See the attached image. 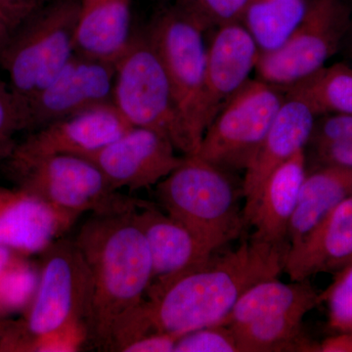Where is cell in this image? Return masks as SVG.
Here are the masks:
<instances>
[{
    "label": "cell",
    "instance_id": "23",
    "mask_svg": "<svg viewBox=\"0 0 352 352\" xmlns=\"http://www.w3.org/2000/svg\"><path fill=\"white\" fill-rule=\"evenodd\" d=\"M308 6L307 0H248L241 23L259 51L274 50L300 24Z\"/></svg>",
    "mask_w": 352,
    "mask_h": 352
},
{
    "label": "cell",
    "instance_id": "3",
    "mask_svg": "<svg viewBox=\"0 0 352 352\" xmlns=\"http://www.w3.org/2000/svg\"><path fill=\"white\" fill-rule=\"evenodd\" d=\"M6 164L17 187L45 201L71 226L85 212L124 214L151 204L113 190L99 168L85 157L12 155Z\"/></svg>",
    "mask_w": 352,
    "mask_h": 352
},
{
    "label": "cell",
    "instance_id": "12",
    "mask_svg": "<svg viewBox=\"0 0 352 352\" xmlns=\"http://www.w3.org/2000/svg\"><path fill=\"white\" fill-rule=\"evenodd\" d=\"M164 134L131 127L112 143L85 159L103 173L113 190L149 188L170 175L184 161Z\"/></svg>",
    "mask_w": 352,
    "mask_h": 352
},
{
    "label": "cell",
    "instance_id": "32",
    "mask_svg": "<svg viewBox=\"0 0 352 352\" xmlns=\"http://www.w3.org/2000/svg\"><path fill=\"white\" fill-rule=\"evenodd\" d=\"M352 140V115L349 113H327L315 122L309 142L312 144Z\"/></svg>",
    "mask_w": 352,
    "mask_h": 352
},
{
    "label": "cell",
    "instance_id": "7",
    "mask_svg": "<svg viewBox=\"0 0 352 352\" xmlns=\"http://www.w3.org/2000/svg\"><path fill=\"white\" fill-rule=\"evenodd\" d=\"M205 32L198 22L173 6L160 11L146 31L170 82L185 156L197 154L204 136L199 111L207 53Z\"/></svg>",
    "mask_w": 352,
    "mask_h": 352
},
{
    "label": "cell",
    "instance_id": "11",
    "mask_svg": "<svg viewBox=\"0 0 352 352\" xmlns=\"http://www.w3.org/2000/svg\"><path fill=\"white\" fill-rule=\"evenodd\" d=\"M116 64L75 52L43 89L21 106L23 131H36L113 102Z\"/></svg>",
    "mask_w": 352,
    "mask_h": 352
},
{
    "label": "cell",
    "instance_id": "16",
    "mask_svg": "<svg viewBox=\"0 0 352 352\" xmlns=\"http://www.w3.org/2000/svg\"><path fill=\"white\" fill-rule=\"evenodd\" d=\"M71 224L31 192L0 186V245L30 256L43 254Z\"/></svg>",
    "mask_w": 352,
    "mask_h": 352
},
{
    "label": "cell",
    "instance_id": "25",
    "mask_svg": "<svg viewBox=\"0 0 352 352\" xmlns=\"http://www.w3.org/2000/svg\"><path fill=\"white\" fill-rule=\"evenodd\" d=\"M303 315L289 314L228 326L235 336L240 352L319 351L302 332Z\"/></svg>",
    "mask_w": 352,
    "mask_h": 352
},
{
    "label": "cell",
    "instance_id": "27",
    "mask_svg": "<svg viewBox=\"0 0 352 352\" xmlns=\"http://www.w3.org/2000/svg\"><path fill=\"white\" fill-rule=\"evenodd\" d=\"M171 6L208 31L230 23L241 22L248 0H171Z\"/></svg>",
    "mask_w": 352,
    "mask_h": 352
},
{
    "label": "cell",
    "instance_id": "9",
    "mask_svg": "<svg viewBox=\"0 0 352 352\" xmlns=\"http://www.w3.org/2000/svg\"><path fill=\"white\" fill-rule=\"evenodd\" d=\"M284 99L279 87L248 80L208 126L197 156L226 171L245 170Z\"/></svg>",
    "mask_w": 352,
    "mask_h": 352
},
{
    "label": "cell",
    "instance_id": "18",
    "mask_svg": "<svg viewBox=\"0 0 352 352\" xmlns=\"http://www.w3.org/2000/svg\"><path fill=\"white\" fill-rule=\"evenodd\" d=\"M135 217L151 256L152 282L195 270L217 252L153 204L138 210Z\"/></svg>",
    "mask_w": 352,
    "mask_h": 352
},
{
    "label": "cell",
    "instance_id": "39",
    "mask_svg": "<svg viewBox=\"0 0 352 352\" xmlns=\"http://www.w3.org/2000/svg\"><path fill=\"white\" fill-rule=\"evenodd\" d=\"M10 322L11 319H0V346H1L2 340L8 330Z\"/></svg>",
    "mask_w": 352,
    "mask_h": 352
},
{
    "label": "cell",
    "instance_id": "26",
    "mask_svg": "<svg viewBox=\"0 0 352 352\" xmlns=\"http://www.w3.org/2000/svg\"><path fill=\"white\" fill-rule=\"evenodd\" d=\"M41 274L28 256L16 254L0 273V319L24 314L36 295Z\"/></svg>",
    "mask_w": 352,
    "mask_h": 352
},
{
    "label": "cell",
    "instance_id": "1",
    "mask_svg": "<svg viewBox=\"0 0 352 352\" xmlns=\"http://www.w3.org/2000/svg\"><path fill=\"white\" fill-rule=\"evenodd\" d=\"M289 243L250 237L235 250L170 279L154 281L146 296L153 333H184L221 324L240 296L254 284L283 272Z\"/></svg>",
    "mask_w": 352,
    "mask_h": 352
},
{
    "label": "cell",
    "instance_id": "38",
    "mask_svg": "<svg viewBox=\"0 0 352 352\" xmlns=\"http://www.w3.org/2000/svg\"><path fill=\"white\" fill-rule=\"evenodd\" d=\"M16 254H15L11 250L0 245V273L6 270V266L10 263V261H12Z\"/></svg>",
    "mask_w": 352,
    "mask_h": 352
},
{
    "label": "cell",
    "instance_id": "24",
    "mask_svg": "<svg viewBox=\"0 0 352 352\" xmlns=\"http://www.w3.org/2000/svg\"><path fill=\"white\" fill-rule=\"evenodd\" d=\"M284 94L305 102L315 115H352V68L344 64L323 67L300 82L284 87Z\"/></svg>",
    "mask_w": 352,
    "mask_h": 352
},
{
    "label": "cell",
    "instance_id": "30",
    "mask_svg": "<svg viewBox=\"0 0 352 352\" xmlns=\"http://www.w3.org/2000/svg\"><path fill=\"white\" fill-rule=\"evenodd\" d=\"M23 131L21 108L9 85L0 82V163L12 156L18 143L16 134Z\"/></svg>",
    "mask_w": 352,
    "mask_h": 352
},
{
    "label": "cell",
    "instance_id": "34",
    "mask_svg": "<svg viewBox=\"0 0 352 352\" xmlns=\"http://www.w3.org/2000/svg\"><path fill=\"white\" fill-rule=\"evenodd\" d=\"M314 146L321 166H337L352 170V140Z\"/></svg>",
    "mask_w": 352,
    "mask_h": 352
},
{
    "label": "cell",
    "instance_id": "22",
    "mask_svg": "<svg viewBox=\"0 0 352 352\" xmlns=\"http://www.w3.org/2000/svg\"><path fill=\"white\" fill-rule=\"evenodd\" d=\"M352 195V170L321 166L305 176L289 221V247L305 239L338 205Z\"/></svg>",
    "mask_w": 352,
    "mask_h": 352
},
{
    "label": "cell",
    "instance_id": "10",
    "mask_svg": "<svg viewBox=\"0 0 352 352\" xmlns=\"http://www.w3.org/2000/svg\"><path fill=\"white\" fill-rule=\"evenodd\" d=\"M351 27L347 7L339 0H314L285 43L259 51L258 80L279 88L289 87L325 67Z\"/></svg>",
    "mask_w": 352,
    "mask_h": 352
},
{
    "label": "cell",
    "instance_id": "15",
    "mask_svg": "<svg viewBox=\"0 0 352 352\" xmlns=\"http://www.w3.org/2000/svg\"><path fill=\"white\" fill-rule=\"evenodd\" d=\"M316 115L300 99L285 94L283 104L263 142L245 170L243 214L252 207L264 183L285 162L305 149L314 131Z\"/></svg>",
    "mask_w": 352,
    "mask_h": 352
},
{
    "label": "cell",
    "instance_id": "37",
    "mask_svg": "<svg viewBox=\"0 0 352 352\" xmlns=\"http://www.w3.org/2000/svg\"><path fill=\"white\" fill-rule=\"evenodd\" d=\"M18 6L31 9L32 11H38L41 7L45 6L50 0H10Z\"/></svg>",
    "mask_w": 352,
    "mask_h": 352
},
{
    "label": "cell",
    "instance_id": "17",
    "mask_svg": "<svg viewBox=\"0 0 352 352\" xmlns=\"http://www.w3.org/2000/svg\"><path fill=\"white\" fill-rule=\"evenodd\" d=\"M352 261V195L340 201L305 239L289 247L284 271L292 281L340 271Z\"/></svg>",
    "mask_w": 352,
    "mask_h": 352
},
{
    "label": "cell",
    "instance_id": "5",
    "mask_svg": "<svg viewBox=\"0 0 352 352\" xmlns=\"http://www.w3.org/2000/svg\"><path fill=\"white\" fill-rule=\"evenodd\" d=\"M36 295L24 317L13 322L6 351H29L32 340L85 323L91 300V275L75 241L59 240L43 252Z\"/></svg>",
    "mask_w": 352,
    "mask_h": 352
},
{
    "label": "cell",
    "instance_id": "2",
    "mask_svg": "<svg viewBox=\"0 0 352 352\" xmlns=\"http://www.w3.org/2000/svg\"><path fill=\"white\" fill-rule=\"evenodd\" d=\"M136 212L94 214L75 240L91 275L87 342L100 351H112L113 333L144 302L153 281L151 256Z\"/></svg>",
    "mask_w": 352,
    "mask_h": 352
},
{
    "label": "cell",
    "instance_id": "40",
    "mask_svg": "<svg viewBox=\"0 0 352 352\" xmlns=\"http://www.w3.org/2000/svg\"><path fill=\"white\" fill-rule=\"evenodd\" d=\"M351 34H352V32H351ZM351 57H352V41H351Z\"/></svg>",
    "mask_w": 352,
    "mask_h": 352
},
{
    "label": "cell",
    "instance_id": "33",
    "mask_svg": "<svg viewBox=\"0 0 352 352\" xmlns=\"http://www.w3.org/2000/svg\"><path fill=\"white\" fill-rule=\"evenodd\" d=\"M36 12L10 0H0V55L25 21Z\"/></svg>",
    "mask_w": 352,
    "mask_h": 352
},
{
    "label": "cell",
    "instance_id": "20",
    "mask_svg": "<svg viewBox=\"0 0 352 352\" xmlns=\"http://www.w3.org/2000/svg\"><path fill=\"white\" fill-rule=\"evenodd\" d=\"M132 0H80L76 52L115 63L131 41Z\"/></svg>",
    "mask_w": 352,
    "mask_h": 352
},
{
    "label": "cell",
    "instance_id": "28",
    "mask_svg": "<svg viewBox=\"0 0 352 352\" xmlns=\"http://www.w3.org/2000/svg\"><path fill=\"white\" fill-rule=\"evenodd\" d=\"M320 302L327 303L331 327L340 333L352 327V261L321 294Z\"/></svg>",
    "mask_w": 352,
    "mask_h": 352
},
{
    "label": "cell",
    "instance_id": "4",
    "mask_svg": "<svg viewBox=\"0 0 352 352\" xmlns=\"http://www.w3.org/2000/svg\"><path fill=\"white\" fill-rule=\"evenodd\" d=\"M156 196L171 219L219 252L242 234L245 219L239 194L227 171L197 155L157 184Z\"/></svg>",
    "mask_w": 352,
    "mask_h": 352
},
{
    "label": "cell",
    "instance_id": "31",
    "mask_svg": "<svg viewBox=\"0 0 352 352\" xmlns=\"http://www.w3.org/2000/svg\"><path fill=\"white\" fill-rule=\"evenodd\" d=\"M87 342V326L82 322L32 340L30 344L29 351H76L82 347L83 342Z\"/></svg>",
    "mask_w": 352,
    "mask_h": 352
},
{
    "label": "cell",
    "instance_id": "29",
    "mask_svg": "<svg viewBox=\"0 0 352 352\" xmlns=\"http://www.w3.org/2000/svg\"><path fill=\"white\" fill-rule=\"evenodd\" d=\"M175 352H240V349L230 327L217 324L182 335Z\"/></svg>",
    "mask_w": 352,
    "mask_h": 352
},
{
    "label": "cell",
    "instance_id": "35",
    "mask_svg": "<svg viewBox=\"0 0 352 352\" xmlns=\"http://www.w3.org/2000/svg\"><path fill=\"white\" fill-rule=\"evenodd\" d=\"M182 337L170 333H152L124 349V352H175L176 342Z\"/></svg>",
    "mask_w": 352,
    "mask_h": 352
},
{
    "label": "cell",
    "instance_id": "6",
    "mask_svg": "<svg viewBox=\"0 0 352 352\" xmlns=\"http://www.w3.org/2000/svg\"><path fill=\"white\" fill-rule=\"evenodd\" d=\"M78 13L80 0H50L25 21L0 55L20 108L75 54Z\"/></svg>",
    "mask_w": 352,
    "mask_h": 352
},
{
    "label": "cell",
    "instance_id": "36",
    "mask_svg": "<svg viewBox=\"0 0 352 352\" xmlns=\"http://www.w3.org/2000/svg\"><path fill=\"white\" fill-rule=\"evenodd\" d=\"M319 351L352 352V327L347 332L329 338L319 346Z\"/></svg>",
    "mask_w": 352,
    "mask_h": 352
},
{
    "label": "cell",
    "instance_id": "19",
    "mask_svg": "<svg viewBox=\"0 0 352 352\" xmlns=\"http://www.w3.org/2000/svg\"><path fill=\"white\" fill-rule=\"evenodd\" d=\"M305 150L285 162L264 183L252 207L244 214L251 237L272 244L289 242V221L293 217L305 176Z\"/></svg>",
    "mask_w": 352,
    "mask_h": 352
},
{
    "label": "cell",
    "instance_id": "13",
    "mask_svg": "<svg viewBox=\"0 0 352 352\" xmlns=\"http://www.w3.org/2000/svg\"><path fill=\"white\" fill-rule=\"evenodd\" d=\"M206 53L205 76L199 111L203 135L221 108L249 80L259 48L241 22L217 28Z\"/></svg>",
    "mask_w": 352,
    "mask_h": 352
},
{
    "label": "cell",
    "instance_id": "21",
    "mask_svg": "<svg viewBox=\"0 0 352 352\" xmlns=\"http://www.w3.org/2000/svg\"><path fill=\"white\" fill-rule=\"evenodd\" d=\"M321 303L320 295L305 281L284 283L277 278L254 284L240 296L221 324L244 325L289 314L305 316Z\"/></svg>",
    "mask_w": 352,
    "mask_h": 352
},
{
    "label": "cell",
    "instance_id": "8",
    "mask_svg": "<svg viewBox=\"0 0 352 352\" xmlns=\"http://www.w3.org/2000/svg\"><path fill=\"white\" fill-rule=\"evenodd\" d=\"M113 102L132 126L164 134L183 153L182 126L170 82L147 32L134 34L116 62Z\"/></svg>",
    "mask_w": 352,
    "mask_h": 352
},
{
    "label": "cell",
    "instance_id": "14",
    "mask_svg": "<svg viewBox=\"0 0 352 352\" xmlns=\"http://www.w3.org/2000/svg\"><path fill=\"white\" fill-rule=\"evenodd\" d=\"M133 127L113 102L88 109L32 132L12 155L63 154L87 157L100 151Z\"/></svg>",
    "mask_w": 352,
    "mask_h": 352
}]
</instances>
